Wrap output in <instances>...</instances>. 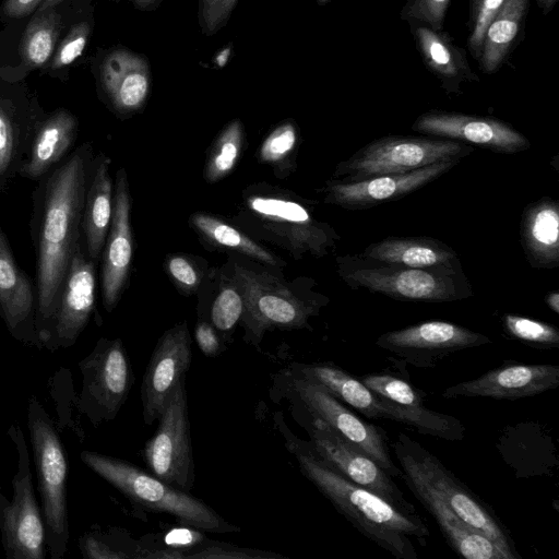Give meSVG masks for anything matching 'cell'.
<instances>
[{"label": "cell", "mask_w": 559, "mask_h": 559, "mask_svg": "<svg viewBox=\"0 0 559 559\" xmlns=\"http://www.w3.org/2000/svg\"><path fill=\"white\" fill-rule=\"evenodd\" d=\"M92 148L85 143L46 185L37 248L36 331L48 344L66 276L79 243Z\"/></svg>", "instance_id": "cell-1"}, {"label": "cell", "mask_w": 559, "mask_h": 559, "mask_svg": "<svg viewBox=\"0 0 559 559\" xmlns=\"http://www.w3.org/2000/svg\"><path fill=\"white\" fill-rule=\"evenodd\" d=\"M301 473L364 536L396 559H418L416 542L427 547L430 531L419 514H407L374 492L355 485L319 460L305 441L288 439Z\"/></svg>", "instance_id": "cell-2"}, {"label": "cell", "mask_w": 559, "mask_h": 559, "mask_svg": "<svg viewBox=\"0 0 559 559\" xmlns=\"http://www.w3.org/2000/svg\"><path fill=\"white\" fill-rule=\"evenodd\" d=\"M231 280L243 299L240 319L247 344L258 346L264 334L275 329L311 330L309 320L317 317L330 301L329 297L316 292V282L300 278L286 283L269 273L257 272L237 263Z\"/></svg>", "instance_id": "cell-3"}, {"label": "cell", "mask_w": 559, "mask_h": 559, "mask_svg": "<svg viewBox=\"0 0 559 559\" xmlns=\"http://www.w3.org/2000/svg\"><path fill=\"white\" fill-rule=\"evenodd\" d=\"M340 278L352 289L413 302H451L473 296L463 267L418 269L358 254L335 259Z\"/></svg>", "instance_id": "cell-4"}, {"label": "cell", "mask_w": 559, "mask_h": 559, "mask_svg": "<svg viewBox=\"0 0 559 559\" xmlns=\"http://www.w3.org/2000/svg\"><path fill=\"white\" fill-rule=\"evenodd\" d=\"M242 223L258 226L260 235L288 250L295 259L305 254L323 258L334 251L341 236L319 219L311 202L273 187L250 188L243 195Z\"/></svg>", "instance_id": "cell-5"}, {"label": "cell", "mask_w": 559, "mask_h": 559, "mask_svg": "<svg viewBox=\"0 0 559 559\" xmlns=\"http://www.w3.org/2000/svg\"><path fill=\"white\" fill-rule=\"evenodd\" d=\"M81 460L143 509L168 513L181 525L202 532L225 534L240 531L188 491L173 487L128 461L92 451L81 452Z\"/></svg>", "instance_id": "cell-6"}, {"label": "cell", "mask_w": 559, "mask_h": 559, "mask_svg": "<svg viewBox=\"0 0 559 559\" xmlns=\"http://www.w3.org/2000/svg\"><path fill=\"white\" fill-rule=\"evenodd\" d=\"M290 372L317 382L368 419L393 420L421 435L447 441H461L465 436L466 428L456 417L426 406H404L391 402L367 388L358 377L334 364H293Z\"/></svg>", "instance_id": "cell-7"}, {"label": "cell", "mask_w": 559, "mask_h": 559, "mask_svg": "<svg viewBox=\"0 0 559 559\" xmlns=\"http://www.w3.org/2000/svg\"><path fill=\"white\" fill-rule=\"evenodd\" d=\"M27 426L41 500L46 544L51 559H61L70 537L67 510L68 462L53 423L35 395L28 400Z\"/></svg>", "instance_id": "cell-8"}, {"label": "cell", "mask_w": 559, "mask_h": 559, "mask_svg": "<svg viewBox=\"0 0 559 559\" xmlns=\"http://www.w3.org/2000/svg\"><path fill=\"white\" fill-rule=\"evenodd\" d=\"M397 462L419 474L467 525L486 536L507 557L521 559L509 528L493 509L461 481L436 455L404 432L393 444Z\"/></svg>", "instance_id": "cell-9"}, {"label": "cell", "mask_w": 559, "mask_h": 559, "mask_svg": "<svg viewBox=\"0 0 559 559\" xmlns=\"http://www.w3.org/2000/svg\"><path fill=\"white\" fill-rule=\"evenodd\" d=\"M473 152L472 145L454 140L386 135L371 141L340 162L332 179L358 181L383 175L406 174L439 162H460Z\"/></svg>", "instance_id": "cell-10"}, {"label": "cell", "mask_w": 559, "mask_h": 559, "mask_svg": "<svg viewBox=\"0 0 559 559\" xmlns=\"http://www.w3.org/2000/svg\"><path fill=\"white\" fill-rule=\"evenodd\" d=\"M8 435L17 452V465L12 479V500H8L0 487L2 546L8 559H44L46 530L34 492L26 440L16 423L10 426Z\"/></svg>", "instance_id": "cell-11"}, {"label": "cell", "mask_w": 559, "mask_h": 559, "mask_svg": "<svg viewBox=\"0 0 559 559\" xmlns=\"http://www.w3.org/2000/svg\"><path fill=\"white\" fill-rule=\"evenodd\" d=\"M157 421L155 433L144 447L143 459L155 477L189 492L194 483V463L186 377L173 389Z\"/></svg>", "instance_id": "cell-12"}, {"label": "cell", "mask_w": 559, "mask_h": 559, "mask_svg": "<svg viewBox=\"0 0 559 559\" xmlns=\"http://www.w3.org/2000/svg\"><path fill=\"white\" fill-rule=\"evenodd\" d=\"M82 391L79 408L96 427L115 419L127 401L133 373L121 340L100 338L93 352L79 362Z\"/></svg>", "instance_id": "cell-13"}, {"label": "cell", "mask_w": 559, "mask_h": 559, "mask_svg": "<svg viewBox=\"0 0 559 559\" xmlns=\"http://www.w3.org/2000/svg\"><path fill=\"white\" fill-rule=\"evenodd\" d=\"M290 388L307 413L324 421L349 444L369 455L393 477H401V468L393 462L384 429L358 417L343 402L323 386L293 372Z\"/></svg>", "instance_id": "cell-14"}, {"label": "cell", "mask_w": 559, "mask_h": 559, "mask_svg": "<svg viewBox=\"0 0 559 559\" xmlns=\"http://www.w3.org/2000/svg\"><path fill=\"white\" fill-rule=\"evenodd\" d=\"M309 415V414H308ZM308 443L312 453L345 478L364 487L407 514H419L394 477L381 468L369 455L349 444L321 419L309 415Z\"/></svg>", "instance_id": "cell-15"}, {"label": "cell", "mask_w": 559, "mask_h": 559, "mask_svg": "<svg viewBox=\"0 0 559 559\" xmlns=\"http://www.w3.org/2000/svg\"><path fill=\"white\" fill-rule=\"evenodd\" d=\"M492 343L487 335L456 323L430 320L381 334L376 345L400 362L415 368H435L445 357Z\"/></svg>", "instance_id": "cell-16"}, {"label": "cell", "mask_w": 559, "mask_h": 559, "mask_svg": "<svg viewBox=\"0 0 559 559\" xmlns=\"http://www.w3.org/2000/svg\"><path fill=\"white\" fill-rule=\"evenodd\" d=\"M412 130L501 154H516L531 147V142L523 133L512 124L493 117L430 110L416 118Z\"/></svg>", "instance_id": "cell-17"}, {"label": "cell", "mask_w": 559, "mask_h": 559, "mask_svg": "<svg viewBox=\"0 0 559 559\" xmlns=\"http://www.w3.org/2000/svg\"><path fill=\"white\" fill-rule=\"evenodd\" d=\"M459 160L435 163L406 174L358 181L330 179L319 190L323 202L348 211L368 210L413 193L450 171Z\"/></svg>", "instance_id": "cell-18"}, {"label": "cell", "mask_w": 559, "mask_h": 559, "mask_svg": "<svg viewBox=\"0 0 559 559\" xmlns=\"http://www.w3.org/2000/svg\"><path fill=\"white\" fill-rule=\"evenodd\" d=\"M191 359V336L183 321L159 337L144 372L141 402L145 425L157 420L173 389L186 377Z\"/></svg>", "instance_id": "cell-19"}, {"label": "cell", "mask_w": 559, "mask_h": 559, "mask_svg": "<svg viewBox=\"0 0 559 559\" xmlns=\"http://www.w3.org/2000/svg\"><path fill=\"white\" fill-rule=\"evenodd\" d=\"M559 385V366L506 361L475 379L447 388L445 399L490 397L515 401L535 396Z\"/></svg>", "instance_id": "cell-20"}, {"label": "cell", "mask_w": 559, "mask_h": 559, "mask_svg": "<svg viewBox=\"0 0 559 559\" xmlns=\"http://www.w3.org/2000/svg\"><path fill=\"white\" fill-rule=\"evenodd\" d=\"M130 210L129 182L124 169L120 168L116 174L112 217L103 253L102 293L108 312L117 306L130 273L133 255Z\"/></svg>", "instance_id": "cell-21"}, {"label": "cell", "mask_w": 559, "mask_h": 559, "mask_svg": "<svg viewBox=\"0 0 559 559\" xmlns=\"http://www.w3.org/2000/svg\"><path fill=\"white\" fill-rule=\"evenodd\" d=\"M78 246L72 257L55 314L47 348L72 346L86 326L95 307V266Z\"/></svg>", "instance_id": "cell-22"}, {"label": "cell", "mask_w": 559, "mask_h": 559, "mask_svg": "<svg viewBox=\"0 0 559 559\" xmlns=\"http://www.w3.org/2000/svg\"><path fill=\"white\" fill-rule=\"evenodd\" d=\"M401 478L415 498L436 520L448 545L467 559H507L486 536L467 525L411 466L399 462Z\"/></svg>", "instance_id": "cell-23"}, {"label": "cell", "mask_w": 559, "mask_h": 559, "mask_svg": "<svg viewBox=\"0 0 559 559\" xmlns=\"http://www.w3.org/2000/svg\"><path fill=\"white\" fill-rule=\"evenodd\" d=\"M99 80L115 109L135 112L144 106L151 91L148 59L127 48L110 50L100 63Z\"/></svg>", "instance_id": "cell-24"}, {"label": "cell", "mask_w": 559, "mask_h": 559, "mask_svg": "<svg viewBox=\"0 0 559 559\" xmlns=\"http://www.w3.org/2000/svg\"><path fill=\"white\" fill-rule=\"evenodd\" d=\"M32 285L15 263L0 227V313L10 333L25 344L41 346L34 323Z\"/></svg>", "instance_id": "cell-25"}, {"label": "cell", "mask_w": 559, "mask_h": 559, "mask_svg": "<svg viewBox=\"0 0 559 559\" xmlns=\"http://www.w3.org/2000/svg\"><path fill=\"white\" fill-rule=\"evenodd\" d=\"M411 26L423 62L439 79L445 93L460 94L463 83L479 81L468 64L465 50L449 34L419 23H411Z\"/></svg>", "instance_id": "cell-26"}, {"label": "cell", "mask_w": 559, "mask_h": 559, "mask_svg": "<svg viewBox=\"0 0 559 559\" xmlns=\"http://www.w3.org/2000/svg\"><path fill=\"white\" fill-rule=\"evenodd\" d=\"M520 242L534 269L559 265V202L543 197L528 203L521 215Z\"/></svg>", "instance_id": "cell-27"}, {"label": "cell", "mask_w": 559, "mask_h": 559, "mask_svg": "<svg viewBox=\"0 0 559 559\" xmlns=\"http://www.w3.org/2000/svg\"><path fill=\"white\" fill-rule=\"evenodd\" d=\"M360 255L409 267H462L457 252L427 236H390L367 246Z\"/></svg>", "instance_id": "cell-28"}, {"label": "cell", "mask_w": 559, "mask_h": 559, "mask_svg": "<svg viewBox=\"0 0 559 559\" xmlns=\"http://www.w3.org/2000/svg\"><path fill=\"white\" fill-rule=\"evenodd\" d=\"M109 168L110 158L99 156L83 207L81 224L93 262L100 258L112 217L114 187Z\"/></svg>", "instance_id": "cell-29"}, {"label": "cell", "mask_w": 559, "mask_h": 559, "mask_svg": "<svg viewBox=\"0 0 559 559\" xmlns=\"http://www.w3.org/2000/svg\"><path fill=\"white\" fill-rule=\"evenodd\" d=\"M78 130L75 117L59 109L47 118L34 138L29 158L21 166L20 174L38 179L59 162L72 145Z\"/></svg>", "instance_id": "cell-30"}, {"label": "cell", "mask_w": 559, "mask_h": 559, "mask_svg": "<svg viewBox=\"0 0 559 559\" xmlns=\"http://www.w3.org/2000/svg\"><path fill=\"white\" fill-rule=\"evenodd\" d=\"M528 0H503L485 33L479 69L486 74L497 72L508 58L525 20Z\"/></svg>", "instance_id": "cell-31"}, {"label": "cell", "mask_w": 559, "mask_h": 559, "mask_svg": "<svg viewBox=\"0 0 559 559\" xmlns=\"http://www.w3.org/2000/svg\"><path fill=\"white\" fill-rule=\"evenodd\" d=\"M190 224L203 239L217 247L228 248L272 267H283L285 264L277 255L247 234L217 216L197 212L191 215Z\"/></svg>", "instance_id": "cell-32"}, {"label": "cell", "mask_w": 559, "mask_h": 559, "mask_svg": "<svg viewBox=\"0 0 559 559\" xmlns=\"http://www.w3.org/2000/svg\"><path fill=\"white\" fill-rule=\"evenodd\" d=\"M60 27V15L53 9L34 15L21 41V56L25 64L37 68L49 60Z\"/></svg>", "instance_id": "cell-33"}, {"label": "cell", "mask_w": 559, "mask_h": 559, "mask_svg": "<svg viewBox=\"0 0 559 559\" xmlns=\"http://www.w3.org/2000/svg\"><path fill=\"white\" fill-rule=\"evenodd\" d=\"M245 139L243 124L236 119L218 134L209 153L204 167V178L217 182L225 178L240 159Z\"/></svg>", "instance_id": "cell-34"}, {"label": "cell", "mask_w": 559, "mask_h": 559, "mask_svg": "<svg viewBox=\"0 0 559 559\" xmlns=\"http://www.w3.org/2000/svg\"><path fill=\"white\" fill-rule=\"evenodd\" d=\"M502 330L507 336L528 346L539 349H556L559 347V330L547 322L504 313L501 317Z\"/></svg>", "instance_id": "cell-35"}, {"label": "cell", "mask_w": 559, "mask_h": 559, "mask_svg": "<svg viewBox=\"0 0 559 559\" xmlns=\"http://www.w3.org/2000/svg\"><path fill=\"white\" fill-rule=\"evenodd\" d=\"M358 379L371 391L404 406H425L427 394L402 376L386 371L371 372Z\"/></svg>", "instance_id": "cell-36"}, {"label": "cell", "mask_w": 559, "mask_h": 559, "mask_svg": "<svg viewBox=\"0 0 559 559\" xmlns=\"http://www.w3.org/2000/svg\"><path fill=\"white\" fill-rule=\"evenodd\" d=\"M299 131L292 120L285 121L273 129L262 142L259 159L272 165L275 169H286V164L293 167V155L297 151Z\"/></svg>", "instance_id": "cell-37"}, {"label": "cell", "mask_w": 559, "mask_h": 559, "mask_svg": "<svg viewBox=\"0 0 559 559\" xmlns=\"http://www.w3.org/2000/svg\"><path fill=\"white\" fill-rule=\"evenodd\" d=\"M242 311V295L234 281L230 280V283L221 287L213 300L210 312L211 324L226 342H230V335L239 323Z\"/></svg>", "instance_id": "cell-38"}, {"label": "cell", "mask_w": 559, "mask_h": 559, "mask_svg": "<svg viewBox=\"0 0 559 559\" xmlns=\"http://www.w3.org/2000/svg\"><path fill=\"white\" fill-rule=\"evenodd\" d=\"M503 0H471L468 49L478 60L487 27L501 7Z\"/></svg>", "instance_id": "cell-39"}, {"label": "cell", "mask_w": 559, "mask_h": 559, "mask_svg": "<svg viewBox=\"0 0 559 559\" xmlns=\"http://www.w3.org/2000/svg\"><path fill=\"white\" fill-rule=\"evenodd\" d=\"M451 0H407L401 11V19L409 23L424 24L435 31H442Z\"/></svg>", "instance_id": "cell-40"}, {"label": "cell", "mask_w": 559, "mask_h": 559, "mask_svg": "<svg viewBox=\"0 0 559 559\" xmlns=\"http://www.w3.org/2000/svg\"><path fill=\"white\" fill-rule=\"evenodd\" d=\"M238 0H199L198 21L203 35L213 36L229 21Z\"/></svg>", "instance_id": "cell-41"}, {"label": "cell", "mask_w": 559, "mask_h": 559, "mask_svg": "<svg viewBox=\"0 0 559 559\" xmlns=\"http://www.w3.org/2000/svg\"><path fill=\"white\" fill-rule=\"evenodd\" d=\"M114 534L86 533L80 538V549L88 559H126L133 556L116 545Z\"/></svg>", "instance_id": "cell-42"}, {"label": "cell", "mask_w": 559, "mask_h": 559, "mask_svg": "<svg viewBox=\"0 0 559 559\" xmlns=\"http://www.w3.org/2000/svg\"><path fill=\"white\" fill-rule=\"evenodd\" d=\"M90 33L91 26L86 22L73 25L66 38L59 45L52 58L51 68H63L78 59L87 44Z\"/></svg>", "instance_id": "cell-43"}, {"label": "cell", "mask_w": 559, "mask_h": 559, "mask_svg": "<svg viewBox=\"0 0 559 559\" xmlns=\"http://www.w3.org/2000/svg\"><path fill=\"white\" fill-rule=\"evenodd\" d=\"M166 270L178 289L187 295L194 293L201 284L202 272L190 258L170 255L166 260Z\"/></svg>", "instance_id": "cell-44"}, {"label": "cell", "mask_w": 559, "mask_h": 559, "mask_svg": "<svg viewBox=\"0 0 559 559\" xmlns=\"http://www.w3.org/2000/svg\"><path fill=\"white\" fill-rule=\"evenodd\" d=\"M16 133L10 111L0 97V178L8 175L16 155Z\"/></svg>", "instance_id": "cell-45"}, {"label": "cell", "mask_w": 559, "mask_h": 559, "mask_svg": "<svg viewBox=\"0 0 559 559\" xmlns=\"http://www.w3.org/2000/svg\"><path fill=\"white\" fill-rule=\"evenodd\" d=\"M198 550L199 551L191 552L188 558H283L277 554L255 549L239 548L234 545L218 543L215 540H209L207 544L203 543Z\"/></svg>", "instance_id": "cell-46"}, {"label": "cell", "mask_w": 559, "mask_h": 559, "mask_svg": "<svg viewBox=\"0 0 559 559\" xmlns=\"http://www.w3.org/2000/svg\"><path fill=\"white\" fill-rule=\"evenodd\" d=\"M197 344L206 357H216L224 349L223 338L216 329L207 321H200L194 329Z\"/></svg>", "instance_id": "cell-47"}, {"label": "cell", "mask_w": 559, "mask_h": 559, "mask_svg": "<svg viewBox=\"0 0 559 559\" xmlns=\"http://www.w3.org/2000/svg\"><path fill=\"white\" fill-rule=\"evenodd\" d=\"M44 0H5L2 12L8 17H23L32 13Z\"/></svg>", "instance_id": "cell-48"}, {"label": "cell", "mask_w": 559, "mask_h": 559, "mask_svg": "<svg viewBox=\"0 0 559 559\" xmlns=\"http://www.w3.org/2000/svg\"><path fill=\"white\" fill-rule=\"evenodd\" d=\"M133 5L141 10V11H145V12H150V11H154L156 10L163 0H130Z\"/></svg>", "instance_id": "cell-49"}, {"label": "cell", "mask_w": 559, "mask_h": 559, "mask_svg": "<svg viewBox=\"0 0 559 559\" xmlns=\"http://www.w3.org/2000/svg\"><path fill=\"white\" fill-rule=\"evenodd\" d=\"M545 302L556 314L559 313V290H552L545 296Z\"/></svg>", "instance_id": "cell-50"}, {"label": "cell", "mask_w": 559, "mask_h": 559, "mask_svg": "<svg viewBox=\"0 0 559 559\" xmlns=\"http://www.w3.org/2000/svg\"><path fill=\"white\" fill-rule=\"evenodd\" d=\"M558 0H536L538 8L544 15H547L556 5Z\"/></svg>", "instance_id": "cell-51"}, {"label": "cell", "mask_w": 559, "mask_h": 559, "mask_svg": "<svg viewBox=\"0 0 559 559\" xmlns=\"http://www.w3.org/2000/svg\"><path fill=\"white\" fill-rule=\"evenodd\" d=\"M62 0H44L39 7L37 8L35 14L46 12L48 10L53 9L57 4H59Z\"/></svg>", "instance_id": "cell-52"}, {"label": "cell", "mask_w": 559, "mask_h": 559, "mask_svg": "<svg viewBox=\"0 0 559 559\" xmlns=\"http://www.w3.org/2000/svg\"><path fill=\"white\" fill-rule=\"evenodd\" d=\"M331 0H317L318 4L323 5L330 2Z\"/></svg>", "instance_id": "cell-53"}]
</instances>
